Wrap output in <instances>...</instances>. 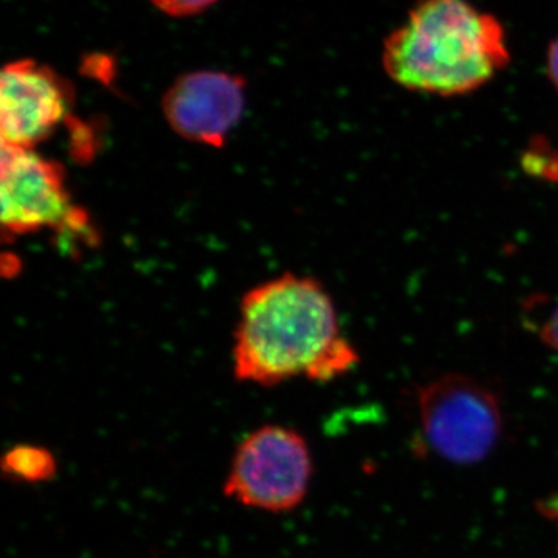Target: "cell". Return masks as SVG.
<instances>
[{"label":"cell","instance_id":"obj_1","mask_svg":"<svg viewBox=\"0 0 558 558\" xmlns=\"http://www.w3.org/2000/svg\"><path fill=\"white\" fill-rule=\"evenodd\" d=\"M234 374L278 385L293 377L329 381L359 363L340 332L336 306L315 279L286 274L250 290L234 336Z\"/></svg>","mask_w":558,"mask_h":558},{"label":"cell","instance_id":"obj_2","mask_svg":"<svg viewBox=\"0 0 558 558\" xmlns=\"http://www.w3.org/2000/svg\"><path fill=\"white\" fill-rule=\"evenodd\" d=\"M381 62L403 89L464 97L508 68V35L495 14L472 0H418L385 39Z\"/></svg>","mask_w":558,"mask_h":558},{"label":"cell","instance_id":"obj_3","mask_svg":"<svg viewBox=\"0 0 558 558\" xmlns=\"http://www.w3.org/2000/svg\"><path fill=\"white\" fill-rule=\"evenodd\" d=\"M422 436L440 458L473 464L501 435L502 413L494 389L462 374H444L416 392Z\"/></svg>","mask_w":558,"mask_h":558},{"label":"cell","instance_id":"obj_4","mask_svg":"<svg viewBox=\"0 0 558 558\" xmlns=\"http://www.w3.org/2000/svg\"><path fill=\"white\" fill-rule=\"evenodd\" d=\"M311 473L306 440L293 429L267 425L242 440L223 490L250 508L284 512L306 497Z\"/></svg>","mask_w":558,"mask_h":558},{"label":"cell","instance_id":"obj_5","mask_svg":"<svg viewBox=\"0 0 558 558\" xmlns=\"http://www.w3.org/2000/svg\"><path fill=\"white\" fill-rule=\"evenodd\" d=\"M2 227L10 236L53 229L87 231L86 213L73 207L64 170L35 149L2 146Z\"/></svg>","mask_w":558,"mask_h":558},{"label":"cell","instance_id":"obj_6","mask_svg":"<svg viewBox=\"0 0 558 558\" xmlns=\"http://www.w3.org/2000/svg\"><path fill=\"white\" fill-rule=\"evenodd\" d=\"M70 90L53 70L32 60L10 62L0 73L2 146L35 149L69 112Z\"/></svg>","mask_w":558,"mask_h":558},{"label":"cell","instance_id":"obj_7","mask_svg":"<svg viewBox=\"0 0 558 558\" xmlns=\"http://www.w3.org/2000/svg\"><path fill=\"white\" fill-rule=\"evenodd\" d=\"M161 108L180 137L220 148L244 113L245 81L216 70L189 73L174 81Z\"/></svg>","mask_w":558,"mask_h":558},{"label":"cell","instance_id":"obj_8","mask_svg":"<svg viewBox=\"0 0 558 558\" xmlns=\"http://www.w3.org/2000/svg\"><path fill=\"white\" fill-rule=\"evenodd\" d=\"M3 472L13 478L39 483L50 480L57 472V462L43 447L20 446L11 449L2 461Z\"/></svg>","mask_w":558,"mask_h":558},{"label":"cell","instance_id":"obj_9","mask_svg":"<svg viewBox=\"0 0 558 558\" xmlns=\"http://www.w3.org/2000/svg\"><path fill=\"white\" fill-rule=\"evenodd\" d=\"M524 322L531 326L546 347L558 352V303L550 304L548 310H546L545 304H542V306L535 303L532 304L531 310H529V317Z\"/></svg>","mask_w":558,"mask_h":558},{"label":"cell","instance_id":"obj_10","mask_svg":"<svg viewBox=\"0 0 558 558\" xmlns=\"http://www.w3.org/2000/svg\"><path fill=\"white\" fill-rule=\"evenodd\" d=\"M523 167L535 178L558 182V154L554 149L534 146L524 154Z\"/></svg>","mask_w":558,"mask_h":558},{"label":"cell","instance_id":"obj_11","mask_svg":"<svg viewBox=\"0 0 558 558\" xmlns=\"http://www.w3.org/2000/svg\"><path fill=\"white\" fill-rule=\"evenodd\" d=\"M157 10L171 17H190L215 5L218 0H149Z\"/></svg>","mask_w":558,"mask_h":558},{"label":"cell","instance_id":"obj_12","mask_svg":"<svg viewBox=\"0 0 558 558\" xmlns=\"http://www.w3.org/2000/svg\"><path fill=\"white\" fill-rule=\"evenodd\" d=\"M546 73L550 84L558 92V36L549 44L548 53H546Z\"/></svg>","mask_w":558,"mask_h":558},{"label":"cell","instance_id":"obj_13","mask_svg":"<svg viewBox=\"0 0 558 558\" xmlns=\"http://www.w3.org/2000/svg\"><path fill=\"white\" fill-rule=\"evenodd\" d=\"M545 512L546 515L550 517V519L556 520L558 523V495L557 497L550 498L549 501L546 502Z\"/></svg>","mask_w":558,"mask_h":558}]
</instances>
